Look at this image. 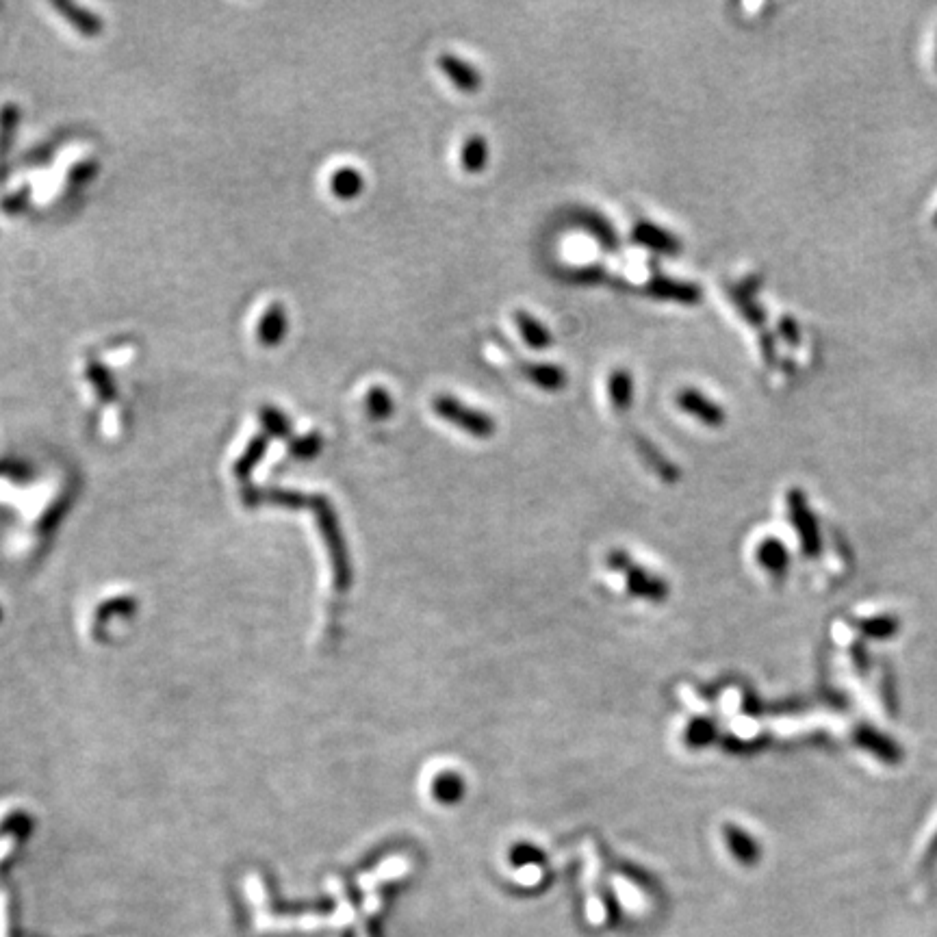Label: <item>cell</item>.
Wrapping results in <instances>:
<instances>
[{"label":"cell","instance_id":"obj_21","mask_svg":"<svg viewBox=\"0 0 937 937\" xmlns=\"http://www.w3.org/2000/svg\"><path fill=\"white\" fill-rule=\"evenodd\" d=\"M87 376L92 378L94 389L98 391V395L102 397V400H111V397L115 395V387H113V380H111V376L107 374V371L102 369L100 365L92 363L87 367Z\"/></svg>","mask_w":937,"mask_h":937},{"label":"cell","instance_id":"obj_23","mask_svg":"<svg viewBox=\"0 0 937 937\" xmlns=\"http://www.w3.org/2000/svg\"><path fill=\"white\" fill-rule=\"evenodd\" d=\"M606 278L608 276L601 267H584L571 274V280L580 282V285H599V282H603Z\"/></svg>","mask_w":937,"mask_h":937},{"label":"cell","instance_id":"obj_4","mask_svg":"<svg viewBox=\"0 0 937 937\" xmlns=\"http://www.w3.org/2000/svg\"><path fill=\"white\" fill-rule=\"evenodd\" d=\"M439 68L447 76L449 81L456 85L458 92L462 94H476L482 87V74L473 63L460 59L452 53H445L439 57Z\"/></svg>","mask_w":937,"mask_h":937},{"label":"cell","instance_id":"obj_27","mask_svg":"<svg viewBox=\"0 0 937 937\" xmlns=\"http://www.w3.org/2000/svg\"><path fill=\"white\" fill-rule=\"evenodd\" d=\"M933 224H935V226H937V213H935V215H933Z\"/></svg>","mask_w":937,"mask_h":937},{"label":"cell","instance_id":"obj_1","mask_svg":"<svg viewBox=\"0 0 937 937\" xmlns=\"http://www.w3.org/2000/svg\"><path fill=\"white\" fill-rule=\"evenodd\" d=\"M432 408L441 419L454 423L460 430L469 432L476 439H489L495 434V421L489 413H482L478 408H471L462 404L458 397L441 393L434 397Z\"/></svg>","mask_w":937,"mask_h":937},{"label":"cell","instance_id":"obj_13","mask_svg":"<svg viewBox=\"0 0 937 937\" xmlns=\"http://www.w3.org/2000/svg\"><path fill=\"white\" fill-rule=\"evenodd\" d=\"M330 187H332V194H335L339 200H354L361 196L365 181L358 170L339 168L330 178Z\"/></svg>","mask_w":937,"mask_h":937},{"label":"cell","instance_id":"obj_15","mask_svg":"<svg viewBox=\"0 0 937 937\" xmlns=\"http://www.w3.org/2000/svg\"><path fill=\"white\" fill-rule=\"evenodd\" d=\"M20 111L11 105H5L0 109V183L5 181V172H7V152L11 146V137H14L16 131V122H18Z\"/></svg>","mask_w":937,"mask_h":937},{"label":"cell","instance_id":"obj_22","mask_svg":"<svg viewBox=\"0 0 937 937\" xmlns=\"http://www.w3.org/2000/svg\"><path fill=\"white\" fill-rule=\"evenodd\" d=\"M729 840H731V846H734V853L742 859V862H753V859H757V846L751 838L742 836L740 831L731 829Z\"/></svg>","mask_w":937,"mask_h":937},{"label":"cell","instance_id":"obj_8","mask_svg":"<svg viewBox=\"0 0 937 937\" xmlns=\"http://www.w3.org/2000/svg\"><path fill=\"white\" fill-rule=\"evenodd\" d=\"M515 324H517L519 335L532 350H547L549 345L554 343V337H551L549 328L541 322V319L530 315L528 311H521V308L515 311Z\"/></svg>","mask_w":937,"mask_h":937},{"label":"cell","instance_id":"obj_6","mask_svg":"<svg viewBox=\"0 0 937 937\" xmlns=\"http://www.w3.org/2000/svg\"><path fill=\"white\" fill-rule=\"evenodd\" d=\"M788 504H790V517H792L794 528H797L803 536V549L807 551V554H818V549H820L818 528H816L812 512L807 510L803 493L792 491L788 497Z\"/></svg>","mask_w":937,"mask_h":937},{"label":"cell","instance_id":"obj_26","mask_svg":"<svg viewBox=\"0 0 937 937\" xmlns=\"http://www.w3.org/2000/svg\"><path fill=\"white\" fill-rule=\"evenodd\" d=\"M937 857V836L933 838V842L929 844V851H927V862H931V859Z\"/></svg>","mask_w":937,"mask_h":937},{"label":"cell","instance_id":"obj_9","mask_svg":"<svg viewBox=\"0 0 937 937\" xmlns=\"http://www.w3.org/2000/svg\"><path fill=\"white\" fill-rule=\"evenodd\" d=\"M489 141L482 135H471L460 148V165L469 174H480L489 165Z\"/></svg>","mask_w":937,"mask_h":937},{"label":"cell","instance_id":"obj_24","mask_svg":"<svg viewBox=\"0 0 937 937\" xmlns=\"http://www.w3.org/2000/svg\"><path fill=\"white\" fill-rule=\"evenodd\" d=\"M779 335L784 337L788 343H792V345L801 341L799 326H797V322H794L792 317H784V319H781V322H779Z\"/></svg>","mask_w":937,"mask_h":937},{"label":"cell","instance_id":"obj_3","mask_svg":"<svg viewBox=\"0 0 937 937\" xmlns=\"http://www.w3.org/2000/svg\"><path fill=\"white\" fill-rule=\"evenodd\" d=\"M677 404L684 410V413L697 417L701 423H705V426H710V428H721L727 419L723 406L716 404L708 395L697 389H684L677 395Z\"/></svg>","mask_w":937,"mask_h":937},{"label":"cell","instance_id":"obj_11","mask_svg":"<svg viewBox=\"0 0 937 937\" xmlns=\"http://www.w3.org/2000/svg\"><path fill=\"white\" fill-rule=\"evenodd\" d=\"M577 217H580V224L588 230V233L599 241V246L603 250H608V252L619 250V235H616V230L612 228V224L601 213L582 211Z\"/></svg>","mask_w":937,"mask_h":937},{"label":"cell","instance_id":"obj_16","mask_svg":"<svg viewBox=\"0 0 937 937\" xmlns=\"http://www.w3.org/2000/svg\"><path fill=\"white\" fill-rule=\"evenodd\" d=\"M63 16H66L76 29H79L81 33L85 35H96L100 29H102V22L92 16V14H87V11L79 9L76 5H68V3H57L55 5Z\"/></svg>","mask_w":937,"mask_h":937},{"label":"cell","instance_id":"obj_20","mask_svg":"<svg viewBox=\"0 0 937 937\" xmlns=\"http://www.w3.org/2000/svg\"><path fill=\"white\" fill-rule=\"evenodd\" d=\"M760 554H762V556H760V558H762V562L766 564V567H768L770 571H775V573L784 571V567H786V560H788V558H786V549H784V545H779V543H775V541H770V543L762 545Z\"/></svg>","mask_w":937,"mask_h":937},{"label":"cell","instance_id":"obj_19","mask_svg":"<svg viewBox=\"0 0 937 937\" xmlns=\"http://www.w3.org/2000/svg\"><path fill=\"white\" fill-rule=\"evenodd\" d=\"M859 630H862L870 638H888V636L896 634L898 621L892 619V616H877V619L864 621L862 625H859Z\"/></svg>","mask_w":937,"mask_h":937},{"label":"cell","instance_id":"obj_18","mask_svg":"<svg viewBox=\"0 0 937 937\" xmlns=\"http://www.w3.org/2000/svg\"><path fill=\"white\" fill-rule=\"evenodd\" d=\"M367 410L374 419H384L393 413V397L384 387H374L367 393Z\"/></svg>","mask_w":937,"mask_h":937},{"label":"cell","instance_id":"obj_7","mask_svg":"<svg viewBox=\"0 0 937 937\" xmlns=\"http://www.w3.org/2000/svg\"><path fill=\"white\" fill-rule=\"evenodd\" d=\"M521 371H523V376L534 384V387L543 389L547 393L564 391V389H567V384H569L567 371H564L560 365H554V363L521 361Z\"/></svg>","mask_w":937,"mask_h":937},{"label":"cell","instance_id":"obj_5","mask_svg":"<svg viewBox=\"0 0 937 937\" xmlns=\"http://www.w3.org/2000/svg\"><path fill=\"white\" fill-rule=\"evenodd\" d=\"M632 239L638 243V246H645L658 254H679L682 252V241H679L669 230L653 224V222H636L632 230Z\"/></svg>","mask_w":937,"mask_h":937},{"label":"cell","instance_id":"obj_12","mask_svg":"<svg viewBox=\"0 0 937 937\" xmlns=\"http://www.w3.org/2000/svg\"><path fill=\"white\" fill-rule=\"evenodd\" d=\"M610 402L616 410H630L634 402V376L630 369H614L608 380Z\"/></svg>","mask_w":937,"mask_h":937},{"label":"cell","instance_id":"obj_2","mask_svg":"<svg viewBox=\"0 0 937 937\" xmlns=\"http://www.w3.org/2000/svg\"><path fill=\"white\" fill-rule=\"evenodd\" d=\"M647 293L656 300L677 302L684 306H695L703 300V291L695 282L686 280H673L669 276H653L647 285Z\"/></svg>","mask_w":937,"mask_h":937},{"label":"cell","instance_id":"obj_10","mask_svg":"<svg viewBox=\"0 0 937 937\" xmlns=\"http://www.w3.org/2000/svg\"><path fill=\"white\" fill-rule=\"evenodd\" d=\"M855 740H857L859 747L868 749L870 753H875L877 757H881V760L890 762V764L901 760V755H903L901 749H898L888 736H883V734H879V731L870 729V727L859 729L855 734Z\"/></svg>","mask_w":937,"mask_h":937},{"label":"cell","instance_id":"obj_17","mask_svg":"<svg viewBox=\"0 0 937 937\" xmlns=\"http://www.w3.org/2000/svg\"><path fill=\"white\" fill-rule=\"evenodd\" d=\"M731 298H734L736 306H738V311L747 317V322L753 324L760 328L764 322H766V313L762 311L760 306H757V302L751 298V293L749 289H734L731 291Z\"/></svg>","mask_w":937,"mask_h":937},{"label":"cell","instance_id":"obj_14","mask_svg":"<svg viewBox=\"0 0 937 937\" xmlns=\"http://www.w3.org/2000/svg\"><path fill=\"white\" fill-rule=\"evenodd\" d=\"M287 330V317H285V308L280 304H272L265 311L263 319L259 322V339L265 345H274L282 337H285Z\"/></svg>","mask_w":937,"mask_h":937},{"label":"cell","instance_id":"obj_25","mask_svg":"<svg viewBox=\"0 0 937 937\" xmlns=\"http://www.w3.org/2000/svg\"><path fill=\"white\" fill-rule=\"evenodd\" d=\"M263 415H265V417H263V421L267 423L269 428H274V430H276V428L285 430V421H282V417H280L278 413H274V410H265Z\"/></svg>","mask_w":937,"mask_h":937}]
</instances>
